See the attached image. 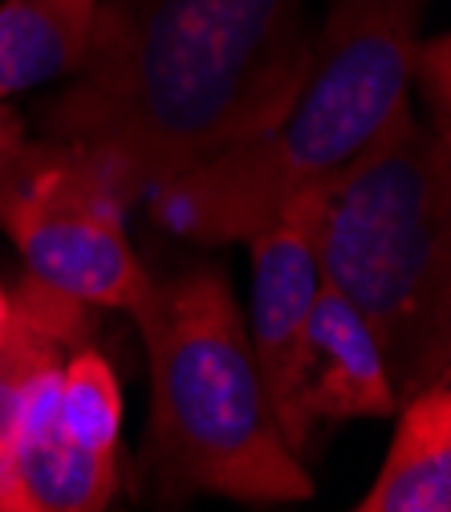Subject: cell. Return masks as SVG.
<instances>
[{
	"instance_id": "obj_8",
	"label": "cell",
	"mask_w": 451,
	"mask_h": 512,
	"mask_svg": "<svg viewBox=\"0 0 451 512\" xmlns=\"http://www.w3.org/2000/svg\"><path fill=\"white\" fill-rule=\"evenodd\" d=\"M395 411L399 391L374 330L342 293L321 281L309 313V354L301 382V415L309 431L317 423L342 419H391Z\"/></svg>"
},
{
	"instance_id": "obj_4",
	"label": "cell",
	"mask_w": 451,
	"mask_h": 512,
	"mask_svg": "<svg viewBox=\"0 0 451 512\" xmlns=\"http://www.w3.org/2000/svg\"><path fill=\"white\" fill-rule=\"evenodd\" d=\"M131 317L151 362V439L163 476L240 504L309 500L313 480L269 411L224 273L155 281Z\"/></svg>"
},
{
	"instance_id": "obj_11",
	"label": "cell",
	"mask_w": 451,
	"mask_h": 512,
	"mask_svg": "<svg viewBox=\"0 0 451 512\" xmlns=\"http://www.w3.org/2000/svg\"><path fill=\"white\" fill-rule=\"evenodd\" d=\"M98 0H0V106L74 74L94 41Z\"/></svg>"
},
{
	"instance_id": "obj_10",
	"label": "cell",
	"mask_w": 451,
	"mask_h": 512,
	"mask_svg": "<svg viewBox=\"0 0 451 512\" xmlns=\"http://www.w3.org/2000/svg\"><path fill=\"white\" fill-rule=\"evenodd\" d=\"M386 464L354 512H451V391L447 382L399 403Z\"/></svg>"
},
{
	"instance_id": "obj_9",
	"label": "cell",
	"mask_w": 451,
	"mask_h": 512,
	"mask_svg": "<svg viewBox=\"0 0 451 512\" xmlns=\"http://www.w3.org/2000/svg\"><path fill=\"white\" fill-rule=\"evenodd\" d=\"M82 338H86V305L45 289L25 273V281L13 289V322L5 342H0V512L9 508L13 447H17L29 382L41 366L78 350Z\"/></svg>"
},
{
	"instance_id": "obj_12",
	"label": "cell",
	"mask_w": 451,
	"mask_h": 512,
	"mask_svg": "<svg viewBox=\"0 0 451 512\" xmlns=\"http://www.w3.org/2000/svg\"><path fill=\"white\" fill-rule=\"evenodd\" d=\"M29 151H33V143L25 135V122L5 102V106H0V204H5V196L13 191V183H17V175H21L25 159H29Z\"/></svg>"
},
{
	"instance_id": "obj_13",
	"label": "cell",
	"mask_w": 451,
	"mask_h": 512,
	"mask_svg": "<svg viewBox=\"0 0 451 512\" xmlns=\"http://www.w3.org/2000/svg\"><path fill=\"white\" fill-rule=\"evenodd\" d=\"M9 322H13V293L0 285V342H5V334H9Z\"/></svg>"
},
{
	"instance_id": "obj_6",
	"label": "cell",
	"mask_w": 451,
	"mask_h": 512,
	"mask_svg": "<svg viewBox=\"0 0 451 512\" xmlns=\"http://www.w3.org/2000/svg\"><path fill=\"white\" fill-rule=\"evenodd\" d=\"M252 252V309H248V346L261 374L269 411L285 443L305 460L309 423L301 415V382L309 354V313L321 289L317 252H313V196L293 200L273 224L248 240Z\"/></svg>"
},
{
	"instance_id": "obj_1",
	"label": "cell",
	"mask_w": 451,
	"mask_h": 512,
	"mask_svg": "<svg viewBox=\"0 0 451 512\" xmlns=\"http://www.w3.org/2000/svg\"><path fill=\"white\" fill-rule=\"evenodd\" d=\"M309 53L301 0H98L45 131L98 159L131 204L269 131Z\"/></svg>"
},
{
	"instance_id": "obj_7",
	"label": "cell",
	"mask_w": 451,
	"mask_h": 512,
	"mask_svg": "<svg viewBox=\"0 0 451 512\" xmlns=\"http://www.w3.org/2000/svg\"><path fill=\"white\" fill-rule=\"evenodd\" d=\"M61 358L41 366L21 407L13 484L5 512H106L118 488V456L86 447L57 423L53 387Z\"/></svg>"
},
{
	"instance_id": "obj_2",
	"label": "cell",
	"mask_w": 451,
	"mask_h": 512,
	"mask_svg": "<svg viewBox=\"0 0 451 512\" xmlns=\"http://www.w3.org/2000/svg\"><path fill=\"white\" fill-rule=\"evenodd\" d=\"M427 0H334L281 118L155 191L151 216L200 244H248L293 200L330 187L411 118Z\"/></svg>"
},
{
	"instance_id": "obj_5",
	"label": "cell",
	"mask_w": 451,
	"mask_h": 512,
	"mask_svg": "<svg viewBox=\"0 0 451 512\" xmlns=\"http://www.w3.org/2000/svg\"><path fill=\"white\" fill-rule=\"evenodd\" d=\"M0 224L33 281L78 305L135 313L155 277L126 240V200L98 159L70 143L33 147Z\"/></svg>"
},
{
	"instance_id": "obj_3",
	"label": "cell",
	"mask_w": 451,
	"mask_h": 512,
	"mask_svg": "<svg viewBox=\"0 0 451 512\" xmlns=\"http://www.w3.org/2000/svg\"><path fill=\"white\" fill-rule=\"evenodd\" d=\"M317 273L374 330L399 403L447 382L451 155L415 114L354 171L313 191Z\"/></svg>"
}]
</instances>
